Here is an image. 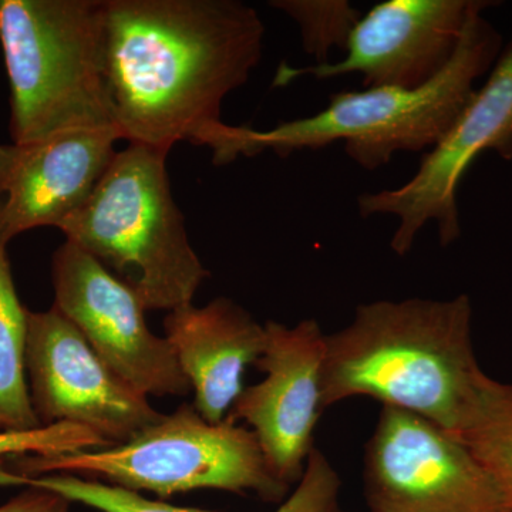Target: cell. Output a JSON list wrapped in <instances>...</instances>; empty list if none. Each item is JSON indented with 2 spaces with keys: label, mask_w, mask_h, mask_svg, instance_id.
<instances>
[{
  "label": "cell",
  "mask_w": 512,
  "mask_h": 512,
  "mask_svg": "<svg viewBox=\"0 0 512 512\" xmlns=\"http://www.w3.org/2000/svg\"><path fill=\"white\" fill-rule=\"evenodd\" d=\"M120 140L116 128H96L0 144V232L5 242L32 229H59L92 195Z\"/></svg>",
  "instance_id": "obj_13"
},
{
  "label": "cell",
  "mask_w": 512,
  "mask_h": 512,
  "mask_svg": "<svg viewBox=\"0 0 512 512\" xmlns=\"http://www.w3.org/2000/svg\"><path fill=\"white\" fill-rule=\"evenodd\" d=\"M10 470L25 477L101 478L163 498L211 488L252 493L275 503L284 501L289 491V485L272 473L251 430L228 417L210 423L187 403L117 446L62 456L15 457Z\"/></svg>",
  "instance_id": "obj_6"
},
{
  "label": "cell",
  "mask_w": 512,
  "mask_h": 512,
  "mask_svg": "<svg viewBox=\"0 0 512 512\" xmlns=\"http://www.w3.org/2000/svg\"><path fill=\"white\" fill-rule=\"evenodd\" d=\"M167 342L194 392V407L221 423L244 392L245 369L264 352L265 325L231 299L187 305L164 319Z\"/></svg>",
  "instance_id": "obj_14"
},
{
  "label": "cell",
  "mask_w": 512,
  "mask_h": 512,
  "mask_svg": "<svg viewBox=\"0 0 512 512\" xmlns=\"http://www.w3.org/2000/svg\"><path fill=\"white\" fill-rule=\"evenodd\" d=\"M26 370L42 426L77 424L117 446L163 419L53 305L29 312Z\"/></svg>",
  "instance_id": "obj_10"
},
{
  "label": "cell",
  "mask_w": 512,
  "mask_h": 512,
  "mask_svg": "<svg viewBox=\"0 0 512 512\" xmlns=\"http://www.w3.org/2000/svg\"><path fill=\"white\" fill-rule=\"evenodd\" d=\"M458 440L490 471L512 507V384L488 379Z\"/></svg>",
  "instance_id": "obj_17"
},
{
  "label": "cell",
  "mask_w": 512,
  "mask_h": 512,
  "mask_svg": "<svg viewBox=\"0 0 512 512\" xmlns=\"http://www.w3.org/2000/svg\"><path fill=\"white\" fill-rule=\"evenodd\" d=\"M363 474L372 512H512L463 441L396 407L383 406Z\"/></svg>",
  "instance_id": "obj_7"
},
{
  "label": "cell",
  "mask_w": 512,
  "mask_h": 512,
  "mask_svg": "<svg viewBox=\"0 0 512 512\" xmlns=\"http://www.w3.org/2000/svg\"><path fill=\"white\" fill-rule=\"evenodd\" d=\"M491 5L471 15L453 60L419 89L367 87L336 93L315 116L282 121L265 131L221 121L205 131L198 146L210 148L215 165H227L265 151L288 157L342 141L348 157L365 170L389 164L402 151L431 150L476 93L477 80L490 73L501 55L503 39L483 16Z\"/></svg>",
  "instance_id": "obj_3"
},
{
  "label": "cell",
  "mask_w": 512,
  "mask_h": 512,
  "mask_svg": "<svg viewBox=\"0 0 512 512\" xmlns=\"http://www.w3.org/2000/svg\"><path fill=\"white\" fill-rule=\"evenodd\" d=\"M70 503L63 495L28 487L8 503L0 505V512H70Z\"/></svg>",
  "instance_id": "obj_20"
},
{
  "label": "cell",
  "mask_w": 512,
  "mask_h": 512,
  "mask_svg": "<svg viewBox=\"0 0 512 512\" xmlns=\"http://www.w3.org/2000/svg\"><path fill=\"white\" fill-rule=\"evenodd\" d=\"M168 154L127 143L92 195L59 227L66 241L130 285L147 311L171 312L191 305L210 276L175 204Z\"/></svg>",
  "instance_id": "obj_4"
},
{
  "label": "cell",
  "mask_w": 512,
  "mask_h": 512,
  "mask_svg": "<svg viewBox=\"0 0 512 512\" xmlns=\"http://www.w3.org/2000/svg\"><path fill=\"white\" fill-rule=\"evenodd\" d=\"M111 447L86 427L72 423L52 424L29 431H0V463L22 456H62Z\"/></svg>",
  "instance_id": "obj_19"
},
{
  "label": "cell",
  "mask_w": 512,
  "mask_h": 512,
  "mask_svg": "<svg viewBox=\"0 0 512 512\" xmlns=\"http://www.w3.org/2000/svg\"><path fill=\"white\" fill-rule=\"evenodd\" d=\"M483 0H384L360 16L346 56L336 63L293 69L282 64L275 86L299 76L332 79L360 74L367 87L419 89L436 79L456 55L468 20Z\"/></svg>",
  "instance_id": "obj_11"
},
{
  "label": "cell",
  "mask_w": 512,
  "mask_h": 512,
  "mask_svg": "<svg viewBox=\"0 0 512 512\" xmlns=\"http://www.w3.org/2000/svg\"><path fill=\"white\" fill-rule=\"evenodd\" d=\"M490 150L512 160V42L443 140L421 158L416 174L400 187L362 195L360 214L399 220L390 245L397 255H406L431 221L439 228L441 245L448 247L461 234V181L477 157Z\"/></svg>",
  "instance_id": "obj_8"
},
{
  "label": "cell",
  "mask_w": 512,
  "mask_h": 512,
  "mask_svg": "<svg viewBox=\"0 0 512 512\" xmlns=\"http://www.w3.org/2000/svg\"><path fill=\"white\" fill-rule=\"evenodd\" d=\"M8 245L0 232V431H29L42 424L30 399L26 370L29 311L16 291Z\"/></svg>",
  "instance_id": "obj_16"
},
{
  "label": "cell",
  "mask_w": 512,
  "mask_h": 512,
  "mask_svg": "<svg viewBox=\"0 0 512 512\" xmlns=\"http://www.w3.org/2000/svg\"><path fill=\"white\" fill-rule=\"evenodd\" d=\"M53 306L107 366L143 396H187L190 382L167 339L148 328L138 293L96 258L64 241L53 255Z\"/></svg>",
  "instance_id": "obj_9"
},
{
  "label": "cell",
  "mask_w": 512,
  "mask_h": 512,
  "mask_svg": "<svg viewBox=\"0 0 512 512\" xmlns=\"http://www.w3.org/2000/svg\"><path fill=\"white\" fill-rule=\"evenodd\" d=\"M271 6L298 23L305 52L315 64L328 63L333 47H346L360 19L359 10L346 0H274Z\"/></svg>",
  "instance_id": "obj_18"
},
{
  "label": "cell",
  "mask_w": 512,
  "mask_h": 512,
  "mask_svg": "<svg viewBox=\"0 0 512 512\" xmlns=\"http://www.w3.org/2000/svg\"><path fill=\"white\" fill-rule=\"evenodd\" d=\"M26 487L45 488L100 512H207L148 500L136 491L73 474L28 477ZM340 480L328 458L313 447L296 490L275 512H332L339 510Z\"/></svg>",
  "instance_id": "obj_15"
},
{
  "label": "cell",
  "mask_w": 512,
  "mask_h": 512,
  "mask_svg": "<svg viewBox=\"0 0 512 512\" xmlns=\"http://www.w3.org/2000/svg\"><path fill=\"white\" fill-rule=\"evenodd\" d=\"M265 330L255 363L265 379L244 389L228 419L251 427L272 473L291 487L303 476L323 412L326 335L313 319L295 326L269 320Z\"/></svg>",
  "instance_id": "obj_12"
},
{
  "label": "cell",
  "mask_w": 512,
  "mask_h": 512,
  "mask_svg": "<svg viewBox=\"0 0 512 512\" xmlns=\"http://www.w3.org/2000/svg\"><path fill=\"white\" fill-rule=\"evenodd\" d=\"M264 37L261 16L239 0H104V66L121 140L197 146L261 62Z\"/></svg>",
  "instance_id": "obj_1"
},
{
  "label": "cell",
  "mask_w": 512,
  "mask_h": 512,
  "mask_svg": "<svg viewBox=\"0 0 512 512\" xmlns=\"http://www.w3.org/2000/svg\"><path fill=\"white\" fill-rule=\"evenodd\" d=\"M332 512H340L339 510H336V511H332Z\"/></svg>",
  "instance_id": "obj_22"
},
{
  "label": "cell",
  "mask_w": 512,
  "mask_h": 512,
  "mask_svg": "<svg viewBox=\"0 0 512 512\" xmlns=\"http://www.w3.org/2000/svg\"><path fill=\"white\" fill-rule=\"evenodd\" d=\"M488 379L474 353L468 295L365 303L346 328L326 335L323 410L372 397L458 439Z\"/></svg>",
  "instance_id": "obj_2"
},
{
  "label": "cell",
  "mask_w": 512,
  "mask_h": 512,
  "mask_svg": "<svg viewBox=\"0 0 512 512\" xmlns=\"http://www.w3.org/2000/svg\"><path fill=\"white\" fill-rule=\"evenodd\" d=\"M12 143L116 128L104 66V0H0Z\"/></svg>",
  "instance_id": "obj_5"
},
{
  "label": "cell",
  "mask_w": 512,
  "mask_h": 512,
  "mask_svg": "<svg viewBox=\"0 0 512 512\" xmlns=\"http://www.w3.org/2000/svg\"><path fill=\"white\" fill-rule=\"evenodd\" d=\"M28 483V477L20 476L10 468L3 467V463H0V487H9V485H26Z\"/></svg>",
  "instance_id": "obj_21"
}]
</instances>
